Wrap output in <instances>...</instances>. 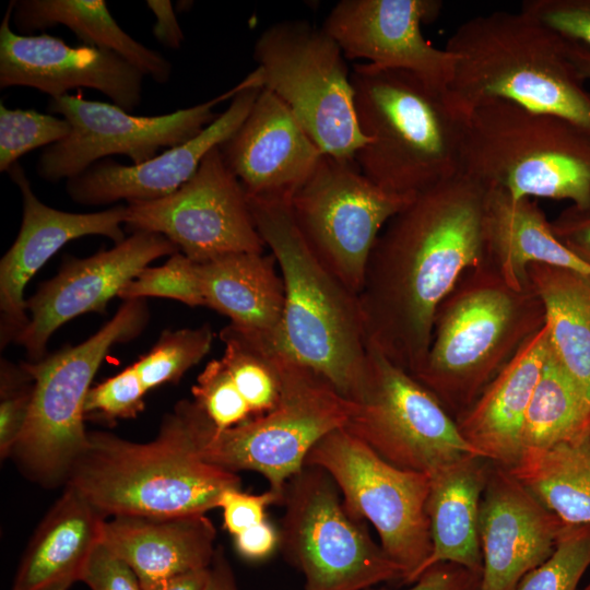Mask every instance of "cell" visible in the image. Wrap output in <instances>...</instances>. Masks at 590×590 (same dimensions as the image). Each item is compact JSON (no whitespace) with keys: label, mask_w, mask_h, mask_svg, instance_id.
Listing matches in <instances>:
<instances>
[{"label":"cell","mask_w":590,"mask_h":590,"mask_svg":"<svg viewBox=\"0 0 590 590\" xmlns=\"http://www.w3.org/2000/svg\"><path fill=\"white\" fill-rule=\"evenodd\" d=\"M488 192L459 172L413 197L373 247L358 294L366 342L412 376L439 304L486 258Z\"/></svg>","instance_id":"cell-1"},{"label":"cell","mask_w":590,"mask_h":590,"mask_svg":"<svg viewBox=\"0 0 590 590\" xmlns=\"http://www.w3.org/2000/svg\"><path fill=\"white\" fill-rule=\"evenodd\" d=\"M206 420L193 401L181 400L151 441L88 432L66 485L105 517H177L217 508L222 494L240 488L241 479L203 458Z\"/></svg>","instance_id":"cell-2"},{"label":"cell","mask_w":590,"mask_h":590,"mask_svg":"<svg viewBox=\"0 0 590 590\" xmlns=\"http://www.w3.org/2000/svg\"><path fill=\"white\" fill-rule=\"evenodd\" d=\"M445 48L456 58L448 95L463 116L502 99L590 131V91L569 59L567 39L534 16L519 10L471 17Z\"/></svg>","instance_id":"cell-3"},{"label":"cell","mask_w":590,"mask_h":590,"mask_svg":"<svg viewBox=\"0 0 590 590\" xmlns=\"http://www.w3.org/2000/svg\"><path fill=\"white\" fill-rule=\"evenodd\" d=\"M292 196H248L256 228L276 261L285 304L278 345L290 358L328 379L347 400L367 369L358 295L309 250L291 213Z\"/></svg>","instance_id":"cell-4"},{"label":"cell","mask_w":590,"mask_h":590,"mask_svg":"<svg viewBox=\"0 0 590 590\" xmlns=\"http://www.w3.org/2000/svg\"><path fill=\"white\" fill-rule=\"evenodd\" d=\"M362 174L387 192L414 197L460 172L464 116L417 75L370 63L351 72Z\"/></svg>","instance_id":"cell-5"},{"label":"cell","mask_w":590,"mask_h":590,"mask_svg":"<svg viewBox=\"0 0 590 590\" xmlns=\"http://www.w3.org/2000/svg\"><path fill=\"white\" fill-rule=\"evenodd\" d=\"M545 324L530 287L517 290L485 259L439 304L426 358L413 376L456 420Z\"/></svg>","instance_id":"cell-6"},{"label":"cell","mask_w":590,"mask_h":590,"mask_svg":"<svg viewBox=\"0 0 590 590\" xmlns=\"http://www.w3.org/2000/svg\"><path fill=\"white\" fill-rule=\"evenodd\" d=\"M460 172L514 199L569 200L590 210V131L515 103L485 101L464 116Z\"/></svg>","instance_id":"cell-7"},{"label":"cell","mask_w":590,"mask_h":590,"mask_svg":"<svg viewBox=\"0 0 590 590\" xmlns=\"http://www.w3.org/2000/svg\"><path fill=\"white\" fill-rule=\"evenodd\" d=\"M148 319L145 299L125 300L84 342L22 364L34 387L26 424L11 457L28 479L45 486L66 484L88 444L84 401L92 380L111 347L138 337Z\"/></svg>","instance_id":"cell-8"},{"label":"cell","mask_w":590,"mask_h":590,"mask_svg":"<svg viewBox=\"0 0 590 590\" xmlns=\"http://www.w3.org/2000/svg\"><path fill=\"white\" fill-rule=\"evenodd\" d=\"M344 57L332 36L305 20L270 25L253 47L261 88L290 108L323 154L354 160L369 139L357 122Z\"/></svg>","instance_id":"cell-9"},{"label":"cell","mask_w":590,"mask_h":590,"mask_svg":"<svg viewBox=\"0 0 590 590\" xmlns=\"http://www.w3.org/2000/svg\"><path fill=\"white\" fill-rule=\"evenodd\" d=\"M350 413L351 401L328 379L286 354L279 403L264 415L227 429L215 428L208 418L201 452L228 471L260 473L283 502L287 482L305 467L314 446L344 427Z\"/></svg>","instance_id":"cell-10"},{"label":"cell","mask_w":590,"mask_h":590,"mask_svg":"<svg viewBox=\"0 0 590 590\" xmlns=\"http://www.w3.org/2000/svg\"><path fill=\"white\" fill-rule=\"evenodd\" d=\"M280 520L284 558L305 578L304 590H366L402 579L401 568L345 508L331 476L305 465L286 484Z\"/></svg>","instance_id":"cell-11"},{"label":"cell","mask_w":590,"mask_h":590,"mask_svg":"<svg viewBox=\"0 0 590 590\" xmlns=\"http://www.w3.org/2000/svg\"><path fill=\"white\" fill-rule=\"evenodd\" d=\"M305 465L331 476L347 511L375 528L380 546L402 570L401 581L413 583L432 552L429 476L389 463L344 427L319 440Z\"/></svg>","instance_id":"cell-12"},{"label":"cell","mask_w":590,"mask_h":590,"mask_svg":"<svg viewBox=\"0 0 590 590\" xmlns=\"http://www.w3.org/2000/svg\"><path fill=\"white\" fill-rule=\"evenodd\" d=\"M344 428L389 463L428 476L481 457L432 392L368 345L366 375Z\"/></svg>","instance_id":"cell-13"},{"label":"cell","mask_w":590,"mask_h":590,"mask_svg":"<svg viewBox=\"0 0 590 590\" xmlns=\"http://www.w3.org/2000/svg\"><path fill=\"white\" fill-rule=\"evenodd\" d=\"M412 199L379 188L362 174L354 160L323 154L293 192L290 206L309 250L358 295L378 236Z\"/></svg>","instance_id":"cell-14"},{"label":"cell","mask_w":590,"mask_h":590,"mask_svg":"<svg viewBox=\"0 0 590 590\" xmlns=\"http://www.w3.org/2000/svg\"><path fill=\"white\" fill-rule=\"evenodd\" d=\"M243 87L239 82L210 101L158 116H134L117 105L69 94L50 98L48 110L67 119L71 132L44 150L36 173L56 182L110 155L128 156L133 165L144 163L162 148L177 146L199 134L217 117L213 108Z\"/></svg>","instance_id":"cell-15"},{"label":"cell","mask_w":590,"mask_h":590,"mask_svg":"<svg viewBox=\"0 0 590 590\" xmlns=\"http://www.w3.org/2000/svg\"><path fill=\"white\" fill-rule=\"evenodd\" d=\"M132 231L161 234L197 263L264 250L247 192L227 166L221 146L211 150L196 174L172 194L126 205Z\"/></svg>","instance_id":"cell-16"},{"label":"cell","mask_w":590,"mask_h":590,"mask_svg":"<svg viewBox=\"0 0 590 590\" xmlns=\"http://www.w3.org/2000/svg\"><path fill=\"white\" fill-rule=\"evenodd\" d=\"M176 252L165 236L135 231L110 249L68 258L26 300L28 323L14 342L26 350L30 362L42 359L51 334L63 323L83 314L105 312L108 302L152 261Z\"/></svg>","instance_id":"cell-17"},{"label":"cell","mask_w":590,"mask_h":590,"mask_svg":"<svg viewBox=\"0 0 590 590\" xmlns=\"http://www.w3.org/2000/svg\"><path fill=\"white\" fill-rule=\"evenodd\" d=\"M441 8L439 0H342L328 13L322 28L345 57L411 72L448 93L456 58L422 33V25L435 21Z\"/></svg>","instance_id":"cell-18"},{"label":"cell","mask_w":590,"mask_h":590,"mask_svg":"<svg viewBox=\"0 0 590 590\" xmlns=\"http://www.w3.org/2000/svg\"><path fill=\"white\" fill-rule=\"evenodd\" d=\"M145 75L114 51L70 46L49 34L13 31L8 5L0 26V87L27 86L56 98L79 87L102 92L114 105L132 111L142 98Z\"/></svg>","instance_id":"cell-19"},{"label":"cell","mask_w":590,"mask_h":590,"mask_svg":"<svg viewBox=\"0 0 590 590\" xmlns=\"http://www.w3.org/2000/svg\"><path fill=\"white\" fill-rule=\"evenodd\" d=\"M566 526L506 468L491 463L479 516V590H517L550 557Z\"/></svg>","instance_id":"cell-20"},{"label":"cell","mask_w":590,"mask_h":590,"mask_svg":"<svg viewBox=\"0 0 590 590\" xmlns=\"http://www.w3.org/2000/svg\"><path fill=\"white\" fill-rule=\"evenodd\" d=\"M22 196V223L16 239L0 261L1 346L15 341L28 323L24 290L36 272L67 243L101 235L118 244L126 237L121 224L126 206L94 213L60 211L43 203L17 163L9 169Z\"/></svg>","instance_id":"cell-21"},{"label":"cell","mask_w":590,"mask_h":590,"mask_svg":"<svg viewBox=\"0 0 590 590\" xmlns=\"http://www.w3.org/2000/svg\"><path fill=\"white\" fill-rule=\"evenodd\" d=\"M224 113L189 141L170 148L138 165L101 160L80 175L67 180V192L78 203L105 205L126 200L154 201L185 185L198 170L206 154L223 145L239 129L261 88L246 79Z\"/></svg>","instance_id":"cell-22"},{"label":"cell","mask_w":590,"mask_h":590,"mask_svg":"<svg viewBox=\"0 0 590 590\" xmlns=\"http://www.w3.org/2000/svg\"><path fill=\"white\" fill-rule=\"evenodd\" d=\"M221 152L255 197L292 196L323 155L290 108L266 88Z\"/></svg>","instance_id":"cell-23"},{"label":"cell","mask_w":590,"mask_h":590,"mask_svg":"<svg viewBox=\"0 0 590 590\" xmlns=\"http://www.w3.org/2000/svg\"><path fill=\"white\" fill-rule=\"evenodd\" d=\"M221 357L210 361L191 388L193 402L217 429L260 417L280 401L286 354L269 340L233 324L220 332Z\"/></svg>","instance_id":"cell-24"},{"label":"cell","mask_w":590,"mask_h":590,"mask_svg":"<svg viewBox=\"0 0 590 590\" xmlns=\"http://www.w3.org/2000/svg\"><path fill=\"white\" fill-rule=\"evenodd\" d=\"M547 353L544 324L456 418L461 435L482 458L510 468L521 456L524 416Z\"/></svg>","instance_id":"cell-25"},{"label":"cell","mask_w":590,"mask_h":590,"mask_svg":"<svg viewBox=\"0 0 590 590\" xmlns=\"http://www.w3.org/2000/svg\"><path fill=\"white\" fill-rule=\"evenodd\" d=\"M215 539L205 514L111 517L102 534V543L133 569L142 587L206 569L216 552Z\"/></svg>","instance_id":"cell-26"},{"label":"cell","mask_w":590,"mask_h":590,"mask_svg":"<svg viewBox=\"0 0 590 590\" xmlns=\"http://www.w3.org/2000/svg\"><path fill=\"white\" fill-rule=\"evenodd\" d=\"M106 517L80 492L66 485L33 534L16 570L12 590H68L81 581L102 542Z\"/></svg>","instance_id":"cell-27"},{"label":"cell","mask_w":590,"mask_h":590,"mask_svg":"<svg viewBox=\"0 0 590 590\" xmlns=\"http://www.w3.org/2000/svg\"><path fill=\"white\" fill-rule=\"evenodd\" d=\"M272 255L241 252L198 263L205 306L278 345L285 293ZM279 346V345H278Z\"/></svg>","instance_id":"cell-28"},{"label":"cell","mask_w":590,"mask_h":590,"mask_svg":"<svg viewBox=\"0 0 590 590\" xmlns=\"http://www.w3.org/2000/svg\"><path fill=\"white\" fill-rule=\"evenodd\" d=\"M486 258L517 290L529 287L528 268L544 264L590 275V266L554 235L535 201L489 189L485 215Z\"/></svg>","instance_id":"cell-29"},{"label":"cell","mask_w":590,"mask_h":590,"mask_svg":"<svg viewBox=\"0 0 590 590\" xmlns=\"http://www.w3.org/2000/svg\"><path fill=\"white\" fill-rule=\"evenodd\" d=\"M491 463L482 457H470L429 476L426 510L432 552L418 577L430 567L444 563L481 574L479 516Z\"/></svg>","instance_id":"cell-30"},{"label":"cell","mask_w":590,"mask_h":590,"mask_svg":"<svg viewBox=\"0 0 590 590\" xmlns=\"http://www.w3.org/2000/svg\"><path fill=\"white\" fill-rule=\"evenodd\" d=\"M11 24L24 35L63 25L84 45L110 50L160 84L172 76L170 62L123 31L103 0H14Z\"/></svg>","instance_id":"cell-31"},{"label":"cell","mask_w":590,"mask_h":590,"mask_svg":"<svg viewBox=\"0 0 590 590\" xmlns=\"http://www.w3.org/2000/svg\"><path fill=\"white\" fill-rule=\"evenodd\" d=\"M528 282L544 306L552 354L590 401V275L531 264Z\"/></svg>","instance_id":"cell-32"},{"label":"cell","mask_w":590,"mask_h":590,"mask_svg":"<svg viewBox=\"0 0 590 590\" xmlns=\"http://www.w3.org/2000/svg\"><path fill=\"white\" fill-rule=\"evenodd\" d=\"M506 469L564 523L590 524V434L524 450Z\"/></svg>","instance_id":"cell-33"},{"label":"cell","mask_w":590,"mask_h":590,"mask_svg":"<svg viewBox=\"0 0 590 590\" xmlns=\"http://www.w3.org/2000/svg\"><path fill=\"white\" fill-rule=\"evenodd\" d=\"M590 434V401L550 350L522 427V451ZM522 453V452H521Z\"/></svg>","instance_id":"cell-34"},{"label":"cell","mask_w":590,"mask_h":590,"mask_svg":"<svg viewBox=\"0 0 590 590\" xmlns=\"http://www.w3.org/2000/svg\"><path fill=\"white\" fill-rule=\"evenodd\" d=\"M212 341L209 324L163 331L152 349L133 363L145 390L179 381L209 353Z\"/></svg>","instance_id":"cell-35"},{"label":"cell","mask_w":590,"mask_h":590,"mask_svg":"<svg viewBox=\"0 0 590 590\" xmlns=\"http://www.w3.org/2000/svg\"><path fill=\"white\" fill-rule=\"evenodd\" d=\"M71 126L63 117L34 109L8 108L0 103V172L17 164L20 157L42 146L66 139Z\"/></svg>","instance_id":"cell-36"},{"label":"cell","mask_w":590,"mask_h":590,"mask_svg":"<svg viewBox=\"0 0 590 590\" xmlns=\"http://www.w3.org/2000/svg\"><path fill=\"white\" fill-rule=\"evenodd\" d=\"M590 567V524H567L550 557L517 590H578Z\"/></svg>","instance_id":"cell-37"},{"label":"cell","mask_w":590,"mask_h":590,"mask_svg":"<svg viewBox=\"0 0 590 590\" xmlns=\"http://www.w3.org/2000/svg\"><path fill=\"white\" fill-rule=\"evenodd\" d=\"M118 297L123 300L169 298L191 307L205 306L198 263L179 251L160 267L144 268Z\"/></svg>","instance_id":"cell-38"},{"label":"cell","mask_w":590,"mask_h":590,"mask_svg":"<svg viewBox=\"0 0 590 590\" xmlns=\"http://www.w3.org/2000/svg\"><path fill=\"white\" fill-rule=\"evenodd\" d=\"M146 390L133 364L91 387L84 401V416L103 421L135 418L145 408Z\"/></svg>","instance_id":"cell-39"},{"label":"cell","mask_w":590,"mask_h":590,"mask_svg":"<svg viewBox=\"0 0 590 590\" xmlns=\"http://www.w3.org/2000/svg\"><path fill=\"white\" fill-rule=\"evenodd\" d=\"M34 381L21 364L1 361L0 456L11 457L28 416Z\"/></svg>","instance_id":"cell-40"},{"label":"cell","mask_w":590,"mask_h":590,"mask_svg":"<svg viewBox=\"0 0 590 590\" xmlns=\"http://www.w3.org/2000/svg\"><path fill=\"white\" fill-rule=\"evenodd\" d=\"M520 10L590 50V0H526Z\"/></svg>","instance_id":"cell-41"},{"label":"cell","mask_w":590,"mask_h":590,"mask_svg":"<svg viewBox=\"0 0 590 590\" xmlns=\"http://www.w3.org/2000/svg\"><path fill=\"white\" fill-rule=\"evenodd\" d=\"M281 504L282 499L270 489L249 494L240 488H231L222 494L217 508L223 510L224 528L235 536L267 520V509Z\"/></svg>","instance_id":"cell-42"},{"label":"cell","mask_w":590,"mask_h":590,"mask_svg":"<svg viewBox=\"0 0 590 590\" xmlns=\"http://www.w3.org/2000/svg\"><path fill=\"white\" fill-rule=\"evenodd\" d=\"M81 581L91 590H143L133 569L102 542L93 551Z\"/></svg>","instance_id":"cell-43"},{"label":"cell","mask_w":590,"mask_h":590,"mask_svg":"<svg viewBox=\"0 0 590 590\" xmlns=\"http://www.w3.org/2000/svg\"><path fill=\"white\" fill-rule=\"evenodd\" d=\"M558 240L590 266V210L568 206L551 222Z\"/></svg>","instance_id":"cell-44"},{"label":"cell","mask_w":590,"mask_h":590,"mask_svg":"<svg viewBox=\"0 0 590 590\" xmlns=\"http://www.w3.org/2000/svg\"><path fill=\"white\" fill-rule=\"evenodd\" d=\"M481 574L465 567L444 563L424 571L404 590H479ZM366 590H386L375 587Z\"/></svg>","instance_id":"cell-45"},{"label":"cell","mask_w":590,"mask_h":590,"mask_svg":"<svg viewBox=\"0 0 590 590\" xmlns=\"http://www.w3.org/2000/svg\"><path fill=\"white\" fill-rule=\"evenodd\" d=\"M237 553L248 560H262L280 545L279 529L268 519L234 536Z\"/></svg>","instance_id":"cell-46"},{"label":"cell","mask_w":590,"mask_h":590,"mask_svg":"<svg viewBox=\"0 0 590 590\" xmlns=\"http://www.w3.org/2000/svg\"><path fill=\"white\" fill-rule=\"evenodd\" d=\"M146 5L156 19L152 32L157 42L170 49H179L185 36L172 2L168 0H149Z\"/></svg>","instance_id":"cell-47"},{"label":"cell","mask_w":590,"mask_h":590,"mask_svg":"<svg viewBox=\"0 0 590 590\" xmlns=\"http://www.w3.org/2000/svg\"><path fill=\"white\" fill-rule=\"evenodd\" d=\"M202 590H238L233 568L221 546L206 569Z\"/></svg>","instance_id":"cell-48"},{"label":"cell","mask_w":590,"mask_h":590,"mask_svg":"<svg viewBox=\"0 0 590 590\" xmlns=\"http://www.w3.org/2000/svg\"><path fill=\"white\" fill-rule=\"evenodd\" d=\"M208 569V568H206ZM206 569L187 573L169 579L144 586L143 590H202Z\"/></svg>","instance_id":"cell-49"},{"label":"cell","mask_w":590,"mask_h":590,"mask_svg":"<svg viewBox=\"0 0 590 590\" xmlns=\"http://www.w3.org/2000/svg\"><path fill=\"white\" fill-rule=\"evenodd\" d=\"M567 52L580 76L590 80V50L579 43L567 39Z\"/></svg>","instance_id":"cell-50"},{"label":"cell","mask_w":590,"mask_h":590,"mask_svg":"<svg viewBox=\"0 0 590 590\" xmlns=\"http://www.w3.org/2000/svg\"><path fill=\"white\" fill-rule=\"evenodd\" d=\"M582 590H590V581L587 583V586Z\"/></svg>","instance_id":"cell-51"}]
</instances>
